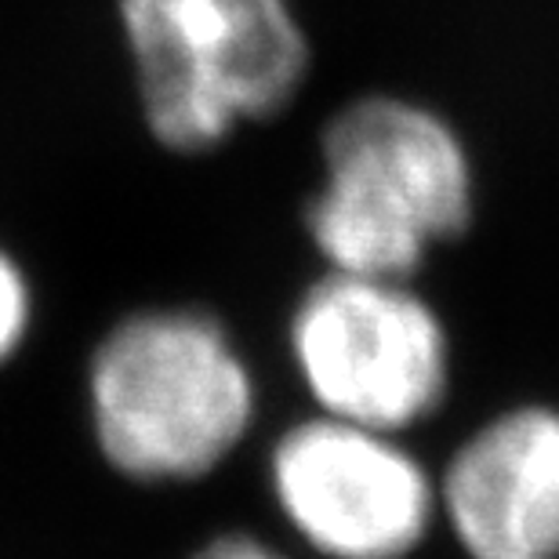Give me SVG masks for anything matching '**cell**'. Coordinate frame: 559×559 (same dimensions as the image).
I'll use <instances>...</instances> for the list:
<instances>
[{
  "mask_svg": "<svg viewBox=\"0 0 559 559\" xmlns=\"http://www.w3.org/2000/svg\"><path fill=\"white\" fill-rule=\"evenodd\" d=\"M139 114L167 153L222 150L295 106L312 70L295 0H114Z\"/></svg>",
  "mask_w": 559,
  "mask_h": 559,
  "instance_id": "cell-3",
  "label": "cell"
},
{
  "mask_svg": "<svg viewBox=\"0 0 559 559\" xmlns=\"http://www.w3.org/2000/svg\"><path fill=\"white\" fill-rule=\"evenodd\" d=\"M33 328V287L26 270L0 248V367L15 360Z\"/></svg>",
  "mask_w": 559,
  "mask_h": 559,
  "instance_id": "cell-7",
  "label": "cell"
},
{
  "mask_svg": "<svg viewBox=\"0 0 559 559\" xmlns=\"http://www.w3.org/2000/svg\"><path fill=\"white\" fill-rule=\"evenodd\" d=\"M265 484L317 559H411L440 523L436 473L404 436L320 411L276 432Z\"/></svg>",
  "mask_w": 559,
  "mask_h": 559,
  "instance_id": "cell-5",
  "label": "cell"
},
{
  "mask_svg": "<svg viewBox=\"0 0 559 559\" xmlns=\"http://www.w3.org/2000/svg\"><path fill=\"white\" fill-rule=\"evenodd\" d=\"M476 164L462 131L421 98L356 95L320 128V186L306 200L328 270L415 280L476 222Z\"/></svg>",
  "mask_w": 559,
  "mask_h": 559,
  "instance_id": "cell-2",
  "label": "cell"
},
{
  "mask_svg": "<svg viewBox=\"0 0 559 559\" xmlns=\"http://www.w3.org/2000/svg\"><path fill=\"white\" fill-rule=\"evenodd\" d=\"M287 356L320 415L407 436L451 396L454 345L404 276L328 270L287 317Z\"/></svg>",
  "mask_w": 559,
  "mask_h": 559,
  "instance_id": "cell-4",
  "label": "cell"
},
{
  "mask_svg": "<svg viewBox=\"0 0 559 559\" xmlns=\"http://www.w3.org/2000/svg\"><path fill=\"white\" fill-rule=\"evenodd\" d=\"M186 559H295L280 545L265 542L262 534L251 531H218L207 542H200Z\"/></svg>",
  "mask_w": 559,
  "mask_h": 559,
  "instance_id": "cell-8",
  "label": "cell"
},
{
  "mask_svg": "<svg viewBox=\"0 0 559 559\" xmlns=\"http://www.w3.org/2000/svg\"><path fill=\"white\" fill-rule=\"evenodd\" d=\"M84 400L103 462L131 484L171 487L237 454L259 418V378L215 312L145 306L95 342Z\"/></svg>",
  "mask_w": 559,
  "mask_h": 559,
  "instance_id": "cell-1",
  "label": "cell"
},
{
  "mask_svg": "<svg viewBox=\"0 0 559 559\" xmlns=\"http://www.w3.org/2000/svg\"><path fill=\"white\" fill-rule=\"evenodd\" d=\"M436 495L465 559H559V407L516 404L479 421Z\"/></svg>",
  "mask_w": 559,
  "mask_h": 559,
  "instance_id": "cell-6",
  "label": "cell"
}]
</instances>
